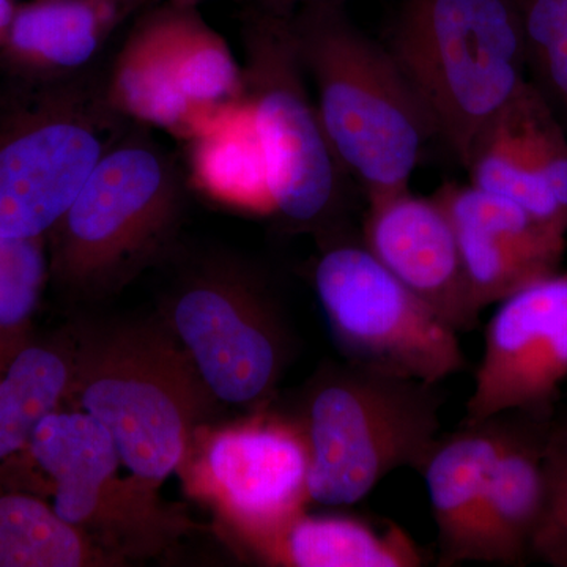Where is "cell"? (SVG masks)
<instances>
[{"mask_svg":"<svg viewBox=\"0 0 567 567\" xmlns=\"http://www.w3.org/2000/svg\"><path fill=\"white\" fill-rule=\"evenodd\" d=\"M434 197L453 224L480 311L559 270L567 234L539 221L520 205L472 183H447Z\"/></svg>","mask_w":567,"mask_h":567,"instance_id":"4fadbf2b","label":"cell"},{"mask_svg":"<svg viewBox=\"0 0 567 567\" xmlns=\"http://www.w3.org/2000/svg\"><path fill=\"white\" fill-rule=\"evenodd\" d=\"M385 44L462 166L481 130L529 82L517 0H404Z\"/></svg>","mask_w":567,"mask_h":567,"instance_id":"3957f363","label":"cell"},{"mask_svg":"<svg viewBox=\"0 0 567 567\" xmlns=\"http://www.w3.org/2000/svg\"><path fill=\"white\" fill-rule=\"evenodd\" d=\"M518 151L528 169L567 213V137L546 95L528 82L506 106Z\"/></svg>","mask_w":567,"mask_h":567,"instance_id":"cb8c5ba5","label":"cell"},{"mask_svg":"<svg viewBox=\"0 0 567 567\" xmlns=\"http://www.w3.org/2000/svg\"><path fill=\"white\" fill-rule=\"evenodd\" d=\"M185 205L186 182L173 156L134 123L48 234L50 278L84 301L118 292L163 259Z\"/></svg>","mask_w":567,"mask_h":567,"instance_id":"277c9868","label":"cell"},{"mask_svg":"<svg viewBox=\"0 0 567 567\" xmlns=\"http://www.w3.org/2000/svg\"><path fill=\"white\" fill-rule=\"evenodd\" d=\"M312 282L347 363L429 385L464 369L456 331L363 244L323 246Z\"/></svg>","mask_w":567,"mask_h":567,"instance_id":"30bf717a","label":"cell"},{"mask_svg":"<svg viewBox=\"0 0 567 567\" xmlns=\"http://www.w3.org/2000/svg\"><path fill=\"white\" fill-rule=\"evenodd\" d=\"M133 125L107 102L104 76L92 71L17 80L0 92V235L48 237Z\"/></svg>","mask_w":567,"mask_h":567,"instance_id":"8992f818","label":"cell"},{"mask_svg":"<svg viewBox=\"0 0 567 567\" xmlns=\"http://www.w3.org/2000/svg\"><path fill=\"white\" fill-rule=\"evenodd\" d=\"M368 205L363 245L372 256L457 334L475 330L481 311L439 200L406 188Z\"/></svg>","mask_w":567,"mask_h":567,"instance_id":"5bb4252c","label":"cell"},{"mask_svg":"<svg viewBox=\"0 0 567 567\" xmlns=\"http://www.w3.org/2000/svg\"><path fill=\"white\" fill-rule=\"evenodd\" d=\"M74 341L66 402L103 424L130 475L158 491L218 401L166 323L84 328Z\"/></svg>","mask_w":567,"mask_h":567,"instance_id":"7a4b0ae2","label":"cell"},{"mask_svg":"<svg viewBox=\"0 0 567 567\" xmlns=\"http://www.w3.org/2000/svg\"><path fill=\"white\" fill-rule=\"evenodd\" d=\"M186 144L192 181L200 192L238 210L275 215L259 134L245 96L216 112Z\"/></svg>","mask_w":567,"mask_h":567,"instance_id":"44dd1931","label":"cell"},{"mask_svg":"<svg viewBox=\"0 0 567 567\" xmlns=\"http://www.w3.org/2000/svg\"><path fill=\"white\" fill-rule=\"evenodd\" d=\"M14 9H17V6H14L13 0H0V43H2L7 29H9Z\"/></svg>","mask_w":567,"mask_h":567,"instance_id":"f1b7e54d","label":"cell"},{"mask_svg":"<svg viewBox=\"0 0 567 567\" xmlns=\"http://www.w3.org/2000/svg\"><path fill=\"white\" fill-rule=\"evenodd\" d=\"M145 0H29L14 9L0 43L20 81L82 73L104 41Z\"/></svg>","mask_w":567,"mask_h":567,"instance_id":"9a60e30c","label":"cell"},{"mask_svg":"<svg viewBox=\"0 0 567 567\" xmlns=\"http://www.w3.org/2000/svg\"><path fill=\"white\" fill-rule=\"evenodd\" d=\"M178 472L244 546L305 513L309 451L295 416L256 412L200 425Z\"/></svg>","mask_w":567,"mask_h":567,"instance_id":"8fae6325","label":"cell"},{"mask_svg":"<svg viewBox=\"0 0 567 567\" xmlns=\"http://www.w3.org/2000/svg\"><path fill=\"white\" fill-rule=\"evenodd\" d=\"M260 561L289 567H420L423 548L404 528L352 514L301 513L246 546Z\"/></svg>","mask_w":567,"mask_h":567,"instance_id":"d6986e66","label":"cell"},{"mask_svg":"<svg viewBox=\"0 0 567 567\" xmlns=\"http://www.w3.org/2000/svg\"><path fill=\"white\" fill-rule=\"evenodd\" d=\"M173 41L178 87L204 123L244 100L241 63L227 41L204 20L199 7L173 3Z\"/></svg>","mask_w":567,"mask_h":567,"instance_id":"603a6c76","label":"cell"},{"mask_svg":"<svg viewBox=\"0 0 567 567\" xmlns=\"http://www.w3.org/2000/svg\"><path fill=\"white\" fill-rule=\"evenodd\" d=\"M76 341L0 336V466L13 464L37 425L69 399Z\"/></svg>","mask_w":567,"mask_h":567,"instance_id":"ffe728a7","label":"cell"},{"mask_svg":"<svg viewBox=\"0 0 567 567\" xmlns=\"http://www.w3.org/2000/svg\"><path fill=\"white\" fill-rule=\"evenodd\" d=\"M544 421H514L488 481L468 561L522 565L528 558L546 506Z\"/></svg>","mask_w":567,"mask_h":567,"instance_id":"e0dca14e","label":"cell"},{"mask_svg":"<svg viewBox=\"0 0 567 567\" xmlns=\"http://www.w3.org/2000/svg\"><path fill=\"white\" fill-rule=\"evenodd\" d=\"M21 458L47 486L55 513L125 561L153 557L188 528L156 488L118 476L122 458L107 429L76 409L44 417Z\"/></svg>","mask_w":567,"mask_h":567,"instance_id":"9c48e42d","label":"cell"},{"mask_svg":"<svg viewBox=\"0 0 567 567\" xmlns=\"http://www.w3.org/2000/svg\"><path fill=\"white\" fill-rule=\"evenodd\" d=\"M48 279L47 237L0 235V336L24 333Z\"/></svg>","mask_w":567,"mask_h":567,"instance_id":"d4e9b609","label":"cell"},{"mask_svg":"<svg viewBox=\"0 0 567 567\" xmlns=\"http://www.w3.org/2000/svg\"><path fill=\"white\" fill-rule=\"evenodd\" d=\"M436 385L350 363L327 364L306 386L300 415L311 502L344 507L402 466L421 473L439 440Z\"/></svg>","mask_w":567,"mask_h":567,"instance_id":"5b68a950","label":"cell"},{"mask_svg":"<svg viewBox=\"0 0 567 567\" xmlns=\"http://www.w3.org/2000/svg\"><path fill=\"white\" fill-rule=\"evenodd\" d=\"M289 21L341 173L368 203L404 192L435 134L386 44L358 29L342 6L312 7Z\"/></svg>","mask_w":567,"mask_h":567,"instance_id":"6da1fadb","label":"cell"},{"mask_svg":"<svg viewBox=\"0 0 567 567\" xmlns=\"http://www.w3.org/2000/svg\"><path fill=\"white\" fill-rule=\"evenodd\" d=\"M107 102L137 125L156 126L189 141L203 118L178 87L173 44V6L142 14L104 76Z\"/></svg>","mask_w":567,"mask_h":567,"instance_id":"ac0fdd59","label":"cell"},{"mask_svg":"<svg viewBox=\"0 0 567 567\" xmlns=\"http://www.w3.org/2000/svg\"><path fill=\"white\" fill-rule=\"evenodd\" d=\"M546 506L529 555L567 567V416L548 425L544 445Z\"/></svg>","mask_w":567,"mask_h":567,"instance_id":"4316f807","label":"cell"},{"mask_svg":"<svg viewBox=\"0 0 567 567\" xmlns=\"http://www.w3.org/2000/svg\"><path fill=\"white\" fill-rule=\"evenodd\" d=\"M567 379V271L499 301L486 330L466 421L503 413L546 420Z\"/></svg>","mask_w":567,"mask_h":567,"instance_id":"7c38bea8","label":"cell"},{"mask_svg":"<svg viewBox=\"0 0 567 567\" xmlns=\"http://www.w3.org/2000/svg\"><path fill=\"white\" fill-rule=\"evenodd\" d=\"M145 2H147V0H145Z\"/></svg>","mask_w":567,"mask_h":567,"instance_id":"4dcf8cb0","label":"cell"},{"mask_svg":"<svg viewBox=\"0 0 567 567\" xmlns=\"http://www.w3.org/2000/svg\"><path fill=\"white\" fill-rule=\"evenodd\" d=\"M245 99L259 134L275 215L323 227L339 200L341 169L309 91L289 18L252 6L241 20Z\"/></svg>","mask_w":567,"mask_h":567,"instance_id":"52a82bcc","label":"cell"},{"mask_svg":"<svg viewBox=\"0 0 567 567\" xmlns=\"http://www.w3.org/2000/svg\"><path fill=\"white\" fill-rule=\"evenodd\" d=\"M529 66L567 114V0H517Z\"/></svg>","mask_w":567,"mask_h":567,"instance_id":"484cf974","label":"cell"},{"mask_svg":"<svg viewBox=\"0 0 567 567\" xmlns=\"http://www.w3.org/2000/svg\"><path fill=\"white\" fill-rule=\"evenodd\" d=\"M347 2L349 0H252V6L265 11V13L275 14V17L292 18L293 14L306 9H312V7H346Z\"/></svg>","mask_w":567,"mask_h":567,"instance_id":"83f0119b","label":"cell"},{"mask_svg":"<svg viewBox=\"0 0 567 567\" xmlns=\"http://www.w3.org/2000/svg\"><path fill=\"white\" fill-rule=\"evenodd\" d=\"M148 2V0H147ZM158 2L163 3H174V6L182 7H199L203 3V0H158Z\"/></svg>","mask_w":567,"mask_h":567,"instance_id":"f546056e","label":"cell"},{"mask_svg":"<svg viewBox=\"0 0 567 567\" xmlns=\"http://www.w3.org/2000/svg\"><path fill=\"white\" fill-rule=\"evenodd\" d=\"M123 565L80 528L63 520L39 494L0 491V567Z\"/></svg>","mask_w":567,"mask_h":567,"instance_id":"7402d4cb","label":"cell"},{"mask_svg":"<svg viewBox=\"0 0 567 567\" xmlns=\"http://www.w3.org/2000/svg\"><path fill=\"white\" fill-rule=\"evenodd\" d=\"M163 311L216 401L264 409L292 346L274 295L251 268L229 259L194 265Z\"/></svg>","mask_w":567,"mask_h":567,"instance_id":"ba28073f","label":"cell"},{"mask_svg":"<svg viewBox=\"0 0 567 567\" xmlns=\"http://www.w3.org/2000/svg\"><path fill=\"white\" fill-rule=\"evenodd\" d=\"M513 424V413L465 421L453 434L439 436L432 447L421 473L439 532L442 565L468 563L488 481Z\"/></svg>","mask_w":567,"mask_h":567,"instance_id":"2e32d148","label":"cell"}]
</instances>
